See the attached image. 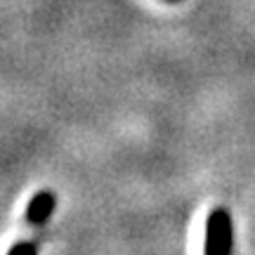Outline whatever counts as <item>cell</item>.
Instances as JSON below:
<instances>
[{"instance_id":"6da1fadb","label":"cell","mask_w":255,"mask_h":255,"mask_svg":"<svg viewBox=\"0 0 255 255\" xmlns=\"http://www.w3.org/2000/svg\"><path fill=\"white\" fill-rule=\"evenodd\" d=\"M232 244V225L225 210H213L206 227V255H227Z\"/></svg>"},{"instance_id":"7a4b0ae2","label":"cell","mask_w":255,"mask_h":255,"mask_svg":"<svg viewBox=\"0 0 255 255\" xmlns=\"http://www.w3.org/2000/svg\"><path fill=\"white\" fill-rule=\"evenodd\" d=\"M55 206H57V199L52 191H38L26 208V222H31V225H45L47 220L52 218Z\"/></svg>"},{"instance_id":"3957f363","label":"cell","mask_w":255,"mask_h":255,"mask_svg":"<svg viewBox=\"0 0 255 255\" xmlns=\"http://www.w3.org/2000/svg\"><path fill=\"white\" fill-rule=\"evenodd\" d=\"M7 255H36V246L33 244H17Z\"/></svg>"},{"instance_id":"277c9868","label":"cell","mask_w":255,"mask_h":255,"mask_svg":"<svg viewBox=\"0 0 255 255\" xmlns=\"http://www.w3.org/2000/svg\"><path fill=\"white\" fill-rule=\"evenodd\" d=\"M165 2H180V0H165Z\"/></svg>"}]
</instances>
